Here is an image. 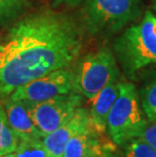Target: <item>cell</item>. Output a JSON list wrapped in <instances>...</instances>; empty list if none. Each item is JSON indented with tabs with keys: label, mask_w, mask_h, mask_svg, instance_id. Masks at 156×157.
<instances>
[{
	"label": "cell",
	"mask_w": 156,
	"mask_h": 157,
	"mask_svg": "<svg viewBox=\"0 0 156 157\" xmlns=\"http://www.w3.org/2000/svg\"><path fill=\"white\" fill-rule=\"evenodd\" d=\"M82 44L80 25L67 13L46 8L21 16L0 42V96L71 66Z\"/></svg>",
	"instance_id": "6da1fadb"
},
{
	"label": "cell",
	"mask_w": 156,
	"mask_h": 157,
	"mask_svg": "<svg viewBox=\"0 0 156 157\" xmlns=\"http://www.w3.org/2000/svg\"><path fill=\"white\" fill-rule=\"evenodd\" d=\"M114 49L129 77L151 64H156V15L148 10L138 23L117 38Z\"/></svg>",
	"instance_id": "7a4b0ae2"
},
{
	"label": "cell",
	"mask_w": 156,
	"mask_h": 157,
	"mask_svg": "<svg viewBox=\"0 0 156 157\" xmlns=\"http://www.w3.org/2000/svg\"><path fill=\"white\" fill-rule=\"evenodd\" d=\"M148 123L142 109L140 96L131 82L119 83V93L109 111L107 130L115 144L123 146L138 138Z\"/></svg>",
	"instance_id": "3957f363"
},
{
	"label": "cell",
	"mask_w": 156,
	"mask_h": 157,
	"mask_svg": "<svg viewBox=\"0 0 156 157\" xmlns=\"http://www.w3.org/2000/svg\"><path fill=\"white\" fill-rule=\"evenodd\" d=\"M142 0H85L82 10L84 28L92 36H108L136 21Z\"/></svg>",
	"instance_id": "277c9868"
},
{
	"label": "cell",
	"mask_w": 156,
	"mask_h": 157,
	"mask_svg": "<svg viewBox=\"0 0 156 157\" xmlns=\"http://www.w3.org/2000/svg\"><path fill=\"white\" fill-rule=\"evenodd\" d=\"M116 80H119V68L108 48L85 55L74 67V90L88 101Z\"/></svg>",
	"instance_id": "5b68a950"
},
{
	"label": "cell",
	"mask_w": 156,
	"mask_h": 157,
	"mask_svg": "<svg viewBox=\"0 0 156 157\" xmlns=\"http://www.w3.org/2000/svg\"><path fill=\"white\" fill-rule=\"evenodd\" d=\"M82 102L83 96L76 91L55 96L43 101H25L29 116L43 138L67 122L76 109L82 105Z\"/></svg>",
	"instance_id": "8992f818"
},
{
	"label": "cell",
	"mask_w": 156,
	"mask_h": 157,
	"mask_svg": "<svg viewBox=\"0 0 156 157\" xmlns=\"http://www.w3.org/2000/svg\"><path fill=\"white\" fill-rule=\"evenodd\" d=\"M74 90V67L68 66L19 86L7 98L13 101L38 102Z\"/></svg>",
	"instance_id": "52a82bcc"
},
{
	"label": "cell",
	"mask_w": 156,
	"mask_h": 157,
	"mask_svg": "<svg viewBox=\"0 0 156 157\" xmlns=\"http://www.w3.org/2000/svg\"><path fill=\"white\" fill-rule=\"evenodd\" d=\"M89 126L88 111L82 105L79 106L67 122L43 138L50 157H62L63 150L69 140Z\"/></svg>",
	"instance_id": "ba28073f"
},
{
	"label": "cell",
	"mask_w": 156,
	"mask_h": 157,
	"mask_svg": "<svg viewBox=\"0 0 156 157\" xmlns=\"http://www.w3.org/2000/svg\"><path fill=\"white\" fill-rule=\"evenodd\" d=\"M9 125L19 140L43 139L42 134L36 128L32 117L29 116L28 106L24 101H13L6 98L3 102Z\"/></svg>",
	"instance_id": "9c48e42d"
},
{
	"label": "cell",
	"mask_w": 156,
	"mask_h": 157,
	"mask_svg": "<svg viewBox=\"0 0 156 157\" xmlns=\"http://www.w3.org/2000/svg\"><path fill=\"white\" fill-rule=\"evenodd\" d=\"M119 80L111 82L105 86L94 98L89 99L90 109L88 111V118L91 128L99 134L107 131V121L109 111L119 93Z\"/></svg>",
	"instance_id": "30bf717a"
},
{
	"label": "cell",
	"mask_w": 156,
	"mask_h": 157,
	"mask_svg": "<svg viewBox=\"0 0 156 157\" xmlns=\"http://www.w3.org/2000/svg\"><path fill=\"white\" fill-rule=\"evenodd\" d=\"M101 135L91 126L87 127L67 142L62 157H98L108 148L101 142Z\"/></svg>",
	"instance_id": "8fae6325"
},
{
	"label": "cell",
	"mask_w": 156,
	"mask_h": 157,
	"mask_svg": "<svg viewBox=\"0 0 156 157\" xmlns=\"http://www.w3.org/2000/svg\"><path fill=\"white\" fill-rule=\"evenodd\" d=\"M31 7L29 0H0V28L16 21Z\"/></svg>",
	"instance_id": "7c38bea8"
},
{
	"label": "cell",
	"mask_w": 156,
	"mask_h": 157,
	"mask_svg": "<svg viewBox=\"0 0 156 157\" xmlns=\"http://www.w3.org/2000/svg\"><path fill=\"white\" fill-rule=\"evenodd\" d=\"M18 141V137L9 125L4 106L0 105V155L15 152Z\"/></svg>",
	"instance_id": "4fadbf2b"
},
{
	"label": "cell",
	"mask_w": 156,
	"mask_h": 157,
	"mask_svg": "<svg viewBox=\"0 0 156 157\" xmlns=\"http://www.w3.org/2000/svg\"><path fill=\"white\" fill-rule=\"evenodd\" d=\"M140 101L148 121L156 120V72L142 88Z\"/></svg>",
	"instance_id": "5bb4252c"
},
{
	"label": "cell",
	"mask_w": 156,
	"mask_h": 157,
	"mask_svg": "<svg viewBox=\"0 0 156 157\" xmlns=\"http://www.w3.org/2000/svg\"><path fill=\"white\" fill-rule=\"evenodd\" d=\"M16 157H50L43 139L19 140L15 150Z\"/></svg>",
	"instance_id": "9a60e30c"
},
{
	"label": "cell",
	"mask_w": 156,
	"mask_h": 157,
	"mask_svg": "<svg viewBox=\"0 0 156 157\" xmlns=\"http://www.w3.org/2000/svg\"><path fill=\"white\" fill-rule=\"evenodd\" d=\"M125 157H156V150L141 138H134L122 146Z\"/></svg>",
	"instance_id": "2e32d148"
},
{
	"label": "cell",
	"mask_w": 156,
	"mask_h": 157,
	"mask_svg": "<svg viewBox=\"0 0 156 157\" xmlns=\"http://www.w3.org/2000/svg\"><path fill=\"white\" fill-rule=\"evenodd\" d=\"M139 138L144 140L149 145L156 150V120L148 121L147 125L142 131Z\"/></svg>",
	"instance_id": "e0dca14e"
},
{
	"label": "cell",
	"mask_w": 156,
	"mask_h": 157,
	"mask_svg": "<svg viewBox=\"0 0 156 157\" xmlns=\"http://www.w3.org/2000/svg\"><path fill=\"white\" fill-rule=\"evenodd\" d=\"M83 1L85 0H52V5L54 8H72Z\"/></svg>",
	"instance_id": "ac0fdd59"
},
{
	"label": "cell",
	"mask_w": 156,
	"mask_h": 157,
	"mask_svg": "<svg viewBox=\"0 0 156 157\" xmlns=\"http://www.w3.org/2000/svg\"><path fill=\"white\" fill-rule=\"evenodd\" d=\"M98 157H118V156L114 154V152L112 151V148H111V147H108V148L105 149V151L102 152L101 154L99 155Z\"/></svg>",
	"instance_id": "d6986e66"
},
{
	"label": "cell",
	"mask_w": 156,
	"mask_h": 157,
	"mask_svg": "<svg viewBox=\"0 0 156 157\" xmlns=\"http://www.w3.org/2000/svg\"><path fill=\"white\" fill-rule=\"evenodd\" d=\"M0 157H16V156H15V152H12V153H7V154L4 155H0Z\"/></svg>",
	"instance_id": "ffe728a7"
},
{
	"label": "cell",
	"mask_w": 156,
	"mask_h": 157,
	"mask_svg": "<svg viewBox=\"0 0 156 157\" xmlns=\"http://www.w3.org/2000/svg\"><path fill=\"white\" fill-rule=\"evenodd\" d=\"M153 9L155 10V12H156V0L154 1V3H153Z\"/></svg>",
	"instance_id": "44dd1931"
}]
</instances>
